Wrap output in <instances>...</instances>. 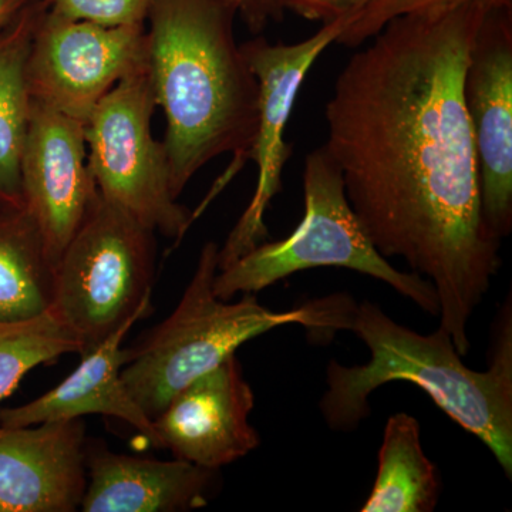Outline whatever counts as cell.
Returning <instances> with one entry per match:
<instances>
[{"mask_svg": "<svg viewBox=\"0 0 512 512\" xmlns=\"http://www.w3.org/2000/svg\"><path fill=\"white\" fill-rule=\"evenodd\" d=\"M480 0L397 16L343 67L325 107L323 147L384 258H400L439 298L440 328L461 356L468 323L500 271L481 217L464 73L485 13Z\"/></svg>", "mask_w": 512, "mask_h": 512, "instance_id": "6da1fadb", "label": "cell"}, {"mask_svg": "<svg viewBox=\"0 0 512 512\" xmlns=\"http://www.w3.org/2000/svg\"><path fill=\"white\" fill-rule=\"evenodd\" d=\"M237 13L228 0H153L146 19L148 74L167 119L175 197L212 160L234 156L194 220L247 163L258 127L259 84L235 39Z\"/></svg>", "mask_w": 512, "mask_h": 512, "instance_id": "7a4b0ae2", "label": "cell"}, {"mask_svg": "<svg viewBox=\"0 0 512 512\" xmlns=\"http://www.w3.org/2000/svg\"><path fill=\"white\" fill-rule=\"evenodd\" d=\"M505 301L495 320L490 366L484 372L464 365L446 330L430 335L400 325L376 303L355 305L348 330L370 352L365 365L330 360L328 390L319 409L332 430L353 431L372 413L369 397L384 384L419 386L461 429L476 436L508 478L512 477V309Z\"/></svg>", "mask_w": 512, "mask_h": 512, "instance_id": "3957f363", "label": "cell"}, {"mask_svg": "<svg viewBox=\"0 0 512 512\" xmlns=\"http://www.w3.org/2000/svg\"><path fill=\"white\" fill-rule=\"evenodd\" d=\"M218 247L207 242L177 308L133 349L121 377L128 392L151 420L171 397L204 373L220 366L249 340L286 325H302L320 335L348 329L356 303L346 295L275 312L247 293L239 302L214 292Z\"/></svg>", "mask_w": 512, "mask_h": 512, "instance_id": "277c9868", "label": "cell"}, {"mask_svg": "<svg viewBox=\"0 0 512 512\" xmlns=\"http://www.w3.org/2000/svg\"><path fill=\"white\" fill-rule=\"evenodd\" d=\"M305 215L289 237L262 242L218 271L214 292L222 301L258 293L293 274L315 268H345L372 276L430 316H439L436 289L423 276L394 268L377 251L346 198L342 171L325 147L306 156Z\"/></svg>", "mask_w": 512, "mask_h": 512, "instance_id": "5b68a950", "label": "cell"}, {"mask_svg": "<svg viewBox=\"0 0 512 512\" xmlns=\"http://www.w3.org/2000/svg\"><path fill=\"white\" fill-rule=\"evenodd\" d=\"M156 232L99 195L55 265L53 308L87 355L153 311Z\"/></svg>", "mask_w": 512, "mask_h": 512, "instance_id": "8992f818", "label": "cell"}, {"mask_svg": "<svg viewBox=\"0 0 512 512\" xmlns=\"http://www.w3.org/2000/svg\"><path fill=\"white\" fill-rule=\"evenodd\" d=\"M156 107L147 66L124 77L84 123L87 163L101 197L178 245L194 218L178 204L167 151L154 140Z\"/></svg>", "mask_w": 512, "mask_h": 512, "instance_id": "52a82bcc", "label": "cell"}, {"mask_svg": "<svg viewBox=\"0 0 512 512\" xmlns=\"http://www.w3.org/2000/svg\"><path fill=\"white\" fill-rule=\"evenodd\" d=\"M353 18L326 23L295 45L269 43L256 37L241 45L245 59L259 84V119L248 160L258 168L254 197L218 251V271L234 264L268 237L265 214L282 190V173L293 148L284 133L296 97L319 56L352 25Z\"/></svg>", "mask_w": 512, "mask_h": 512, "instance_id": "ba28073f", "label": "cell"}, {"mask_svg": "<svg viewBox=\"0 0 512 512\" xmlns=\"http://www.w3.org/2000/svg\"><path fill=\"white\" fill-rule=\"evenodd\" d=\"M144 66L146 26L109 28L63 18L47 6L26 66L30 100L86 123L116 84Z\"/></svg>", "mask_w": 512, "mask_h": 512, "instance_id": "9c48e42d", "label": "cell"}, {"mask_svg": "<svg viewBox=\"0 0 512 512\" xmlns=\"http://www.w3.org/2000/svg\"><path fill=\"white\" fill-rule=\"evenodd\" d=\"M463 99L476 147L481 217L501 242L512 231L511 6L485 13L468 55Z\"/></svg>", "mask_w": 512, "mask_h": 512, "instance_id": "30bf717a", "label": "cell"}, {"mask_svg": "<svg viewBox=\"0 0 512 512\" xmlns=\"http://www.w3.org/2000/svg\"><path fill=\"white\" fill-rule=\"evenodd\" d=\"M20 183L25 207L56 265L100 195L87 163L83 121L30 100Z\"/></svg>", "mask_w": 512, "mask_h": 512, "instance_id": "8fae6325", "label": "cell"}, {"mask_svg": "<svg viewBox=\"0 0 512 512\" xmlns=\"http://www.w3.org/2000/svg\"><path fill=\"white\" fill-rule=\"evenodd\" d=\"M254 406V390L232 355L171 397L154 417V429L174 458L218 471L261 444L249 423Z\"/></svg>", "mask_w": 512, "mask_h": 512, "instance_id": "7c38bea8", "label": "cell"}, {"mask_svg": "<svg viewBox=\"0 0 512 512\" xmlns=\"http://www.w3.org/2000/svg\"><path fill=\"white\" fill-rule=\"evenodd\" d=\"M83 419L0 426V512H74L87 487Z\"/></svg>", "mask_w": 512, "mask_h": 512, "instance_id": "4fadbf2b", "label": "cell"}, {"mask_svg": "<svg viewBox=\"0 0 512 512\" xmlns=\"http://www.w3.org/2000/svg\"><path fill=\"white\" fill-rule=\"evenodd\" d=\"M87 487L84 512H183L208 503L217 470L188 461L113 453L86 444Z\"/></svg>", "mask_w": 512, "mask_h": 512, "instance_id": "5bb4252c", "label": "cell"}, {"mask_svg": "<svg viewBox=\"0 0 512 512\" xmlns=\"http://www.w3.org/2000/svg\"><path fill=\"white\" fill-rule=\"evenodd\" d=\"M138 320L141 319L128 320L96 349L82 356L77 369L55 389L33 402L0 409V426H32L100 414L123 420L146 437L151 446L161 448L153 420L128 392L121 377V369L127 363V350L121 345Z\"/></svg>", "mask_w": 512, "mask_h": 512, "instance_id": "9a60e30c", "label": "cell"}, {"mask_svg": "<svg viewBox=\"0 0 512 512\" xmlns=\"http://www.w3.org/2000/svg\"><path fill=\"white\" fill-rule=\"evenodd\" d=\"M55 303V265L28 208L0 205V322L36 318Z\"/></svg>", "mask_w": 512, "mask_h": 512, "instance_id": "2e32d148", "label": "cell"}, {"mask_svg": "<svg viewBox=\"0 0 512 512\" xmlns=\"http://www.w3.org/2000/svg\"><path fill=\"white\" fill-rule=\"evenodd\" d=\"M46 9V0H36L0 32V205H25L20 157L30 111L26 66L33 36Z\"/></svg>", "mask_w": 512, "mask_h": 512, "instance_id": "e0dca14e", "label": "cell"}, {"mask_svg": "<svg viewBox=\"0 0 512 512\" xmlns=\"http://www.w3.org/2000/svg\"><path fill=\"white\" fill-rule=\"evenodd\" d=\"M437 467L421 446L420 423L407 413L390 416L383 431L379 467L362 512H431L440 500Z\"/></svg>", "mask_w": 512, "mask_h": 512, "instance_id": "ac0fdd59", "label": "cell"}, {"mask_svg": "<svg viewBox=\"0 0 512 512\" xmlns=\"http://www.w3.org/2000/svg\"><path fill=\"white\" fill-rule=\"evenodd\" d=\"M69 353H82L79 339L55 308L28 320L0 322V402L30 370Z\"/></svg>", "mask_w": 512, "mask_h": 512, "instance_id": "d6986e66", "label": "cell"}, {"mask_svg": "<svg viewBox=\"0 0 512 512\" xmlns=\"http://www.w3.org/2000/svg\"><path fill=\"white\" fill-rule=\"evenodd\" d=\"M50 12L63 18L101 26H133L146 23L153 0H46Z\"/></svg>", "mask_w": 512, "mask_h": 512, "instance_id": "ffe728a7", "label": "cell"}, {"mask_svg": "<svg viewBox=\"0 0 512 512\" xmlns=\"http://www.w3.org/2000/svg\"><path fill=\"white\" fill-rule=\"evenodd\" d=\"M456 2H466V0H376L356 16L352 25L343 30L336 43L352 47L362 45L367 39H372L376 33H379L389 20L397 16ZM480 2L495 8L511 6V0H480Z\"/></svg>", "mask_w": 512, "mask_h": 512, "instance_id": "44dd1931", "label": "cell"}, {"mask_svg": "<svg viewBox=\"0 0 512 512\" xmlns=\"http://www.w3.org/2000/svg\"><path fill=\"white\" fill-rule=\"evenodd\" d=\"M376 0H284L285 9L323 25L342 18H353Z\"/></svg>", "mask_w": 512, "mask_h": 512, "instance_id": "7402d4cb", "label": "cell"}, {"mask_svg": "<svg viewBox=\"0 0 512 512\" xmlns=\"http://www.w3.org/2000/svg\"><path fill=\"white\" fill-rule=\"evenodd\" d=\"M252 33L262 32L269 20L281 18L284 0H228Z\"/></svg>", "mask_w": 512, "mask_h": 512, "instance_id": "603a6c76", "label": "cell"}, {"mask_svg": "<svg viewBox=\"0 0 512 512\" xmlns=\"http://www.w3.org/2000/svg\"><path fill=\"white\" fill-rule=\"evenodd\" d=\"M36 0H0V32L8 28Z\"/></svg>", "mask_w": 512, "mask_h": 512, "instance_id": "cb8c5ba5", "label": "cell"}]
</instances>
